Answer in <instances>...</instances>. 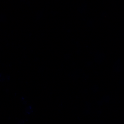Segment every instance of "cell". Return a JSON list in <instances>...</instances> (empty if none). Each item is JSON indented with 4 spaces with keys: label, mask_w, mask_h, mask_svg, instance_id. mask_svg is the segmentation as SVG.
<instances>
[{
    "label": "cell",
    "mask_w": 124,
    "mask_h": 124,
    "mask_svg": "<svg viewBox=\"0 0 124 124\" xmlns=\"http://www.w3.org/2000/svg\"><path fill=\"white\" fill-rule=\"evenodd\" d=\"M25 110H26L27 113H28V114H31L33 112V108L31 107L30 106L26 108Z\"/></svg>",
    "instance_id": "6da1fadb"
},
{
    "label": "cell",
    "mask_w": 124,
    "mask_h": 124,
    "mask_svg": "<svg viewBox=\"0 0 124 124\" xmlns=\"http://www.w3.org/2000/svg\"><path fill=\"white\" fill-rule=\"evenodd\" d=\"M24 122L23 120H21L19 121L17 124H24Z\"/></svg>",
    "instance_id": "7a4b0ae2"
}]
</instances>
